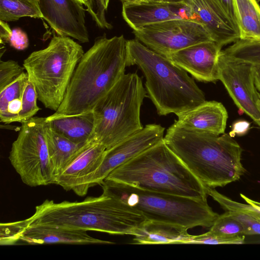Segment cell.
I'll return each instance as SVG.
<instances>
[{
	"label": "cell",
	"mask_w": 260,
	"mask_h": 260,
	"mask_svg": "<svg viewBox=\"0 0 260 260\" xmlns=\"http://www.w3.org/2000/svg\"><path fill=\"white\" fill-rule=\"evenodd\" d=\"M259 99H260V93H259Z\"/></svg>",
	"instance_id": "43"
},
{
	"label": "cell",
	"mask_w": 260,
	"mask_h": 260,
	"mask_svg": "<svg viewBox=\"0 0 260 260\" xmlns=\"http://www.w3.org/2000/svg\"><path fill=\"white\" fill-rule=\"evenodd\" d=\"M25 69L13 60L0 61V91L24 72Z\"/></svg>",
	"instance_id": "30"
},
{
	"label": "cell",
	"mask_w": 260,
	"mask_h": 260,
	"mask_svg": "<svg viewBox=\"0 0 260 260\" xmlns=\"http://www.w3.org/2000/svg\"><path fill=\"white\" fill-rule=\"evenodd\" d=\"M127 47L129 66L137 65L142 71L146 79L147 96L159 115H177L206 101L194 79L166 56L137 39L127 40Z\"/></svg>",
	"instance_id": "5"
},
{
	"label": "cell",
	"mask_w": 260,
	"mask_h": 260,
	"mask_svg": "<svg viewBox=\"0 0 260 260\" xmlns=\"http://www.w3.org/2000/svg\"><path fill=\"white\" fill-rule=\"evenodd\" d=\"M12 33V30L8 24L5 21L0 20L1 43H8Z\"/></svg>",
	"instance_id": "36"
},
{
	"label": "cell",
	"mask_w": 260,
	"mask_h": 260,
	"mask_svg": "<svg viewBox=\"0 0 260 260\" xmlns=\"http://www.w3.org/2000/svg\"><path fill=\"white\" fill-rule=\"evenodd\" d=\"M165 129L160 124H147L141 130L107 149L101 165L85 180L78 196L86 195L89 188L101 185L116 168L162 140Z\"/></svg>",
	"instance_id": "11"
},
{
	"label": "cell",
	"mask_w": 260,
	"mask_h": 260,
	"mask_svg": "<svg viewBox=\"0 0 260 260\" xmlns=\"http://www.w3.org/2000/svg\"><path fill=\"white\" fill-rule=\"evenodd\" d=\"M129 67L127 40L123 35L97 37L83 55L64 99L55 113L77 115L92 112L96 103L125 74Z\"/></svg>",
	"instance_id": "2"
},
{
	"label": "cell",
	"mask_w": 260,
	"mask_h": 260,
	"mask_svg": "<svg viewBox=\"0 0 260 260\" xmlns=\"http://www.w3.org/2000/svg\"><path fill=\"white\" fill-rule=\"evenodd\" d=\"M240 39L260 41V5L256 0H232Z\"/></svg>",
	"instance_id": "22"
},
{
	"label": "cell",
	"mask_w": 260,
	"mask_h": 260,
	"mask_svg": "<svg viewBox=\"0 0 260 260\" xmlns=\"http://www.w3.org/2000/svg\"><path fill=\"white\" fill-rule=\"evenodd\" d=\"M220 1L228 13L235 21L233 13L232 0H220Z\"/></svg>",
	"instance_id": "38"
},
{
	"label": "cell",
	"mask_w": 260,
	"mask_h": 260,
	"mask_svg": "<svg viewBox=\"0 0 260 260\" xmlns=\"http://www.w3.org/2000/svg\"><path fill=\"white\" fill-rule=\"evenodd\" d=\"M222 52L233 60L260 66V41L239 39Z\"/></svg>",
	"instance_id": "24"
},
{
	"label": "cell",
	"mask_w": 260,
	"mask_h": 260,
	"mask_svg": "<svg viewBox=\"0 0 260 260\" xmlns=\"http://www.w3.org/2000/svg\"><path fill=\"white\" fill-rule=\"evenodd\" d=\"M86 231L46 225L27 226L20 241L30 245L113 244L90 236Z\"/></svg>",
	"instance_id": "18"
},
{
	"label": "cell",
	"mask_w": 260,
	"mask_h": 260,
	"mask_svg": "<svg viewBox=\"0 0 260 260\" xmlns=\"http://www.w3.org/2000/svg\"><path fill=\"white\" fill-rule=\"evenodd\" d=\"M193 20L204 25L221 48L240 39L236 23L220 0H184Z\"/></svg>",
	"instance_id": "14"
},
{
	"label": "cell",
	"mask_w": 260,
	"mask_h": 260,
	"mask_svg": "<svg viewBox=\"0 0 260 260\" xmlns=\"http://www.w3.org/2000/svg\"><path fill=\"white\" fill-rule=\"evenodd\" d=\"M187 229L163 222L147 220L134 236L138 244H188L191 235Z\"/></svg>",
	"instance_id": "20"
},
{
	"label": "cell",
	"mask_w": 260,
	"mask_h": 260,
	"mask_svg": "<svg viewBox=\"0 0 260 260\" xmlns=\"http://www.w3.org/2000/svg\"><path fill=\"white\" fill-rule=\"evenodd\" d=\"M28 226L46 225L134 236L147 221L137 209L103 192L81 202L47 199L25 219Z\"/></svg>",
	"instance_id": "3"
},
{
	"label": "cell",
	"mask_w": 260,
	"mask_h": 260,
	"mask_svg": "<svg viewBox=\"0 0 260 260\" xmlns=\"http://www.w3.org/2000/svg\"><path fill=\"white\" fill-rule=\"evenodd\" d=\"M103 192L115 197L140 212L147 220L187 230L210 228L219 214L205 200L153 191L105 179Z\"/></svg>",
	"instance_id": "6"
},
{
	"label": "cell",
	"mask_w": 260,
	"mask_h": 260,
	"mask_svg": "<svg viewBox=\"0 0 260 260\" xmlns=\"http://www.w3.org/2000/svg\"><path fill=\"white\" fill-rule=\"evenodd\" d=\"M46 117L21 123L10 151V163L22 182L31 187L54 184L46 138Z\"/></svg>",
	"instance_id": "9"
},
{
	"label": "cell",
	"mask_w": 260,
	"mask_h": 260,
	"mask_svg": "<svg viewBox=\"0 0 260 260\" xmlns=\"http://www.w3.org/2000/svg\"><path fill=\"white\" fill-rule=\"evenodd\" d=\"M38 94L35 86L28 79L26 82L22 96V107L17 122L21 123L33 117L40 108L37 105Z\"/></svg>",
	"instance_id": "26"
},
{
	"label": "cell",
	"mask_w": 260,
	"mask_h": 260,
	"mask_svg": "<svg viewBox=\"0 0 260 260\" xmlns=\"http://www.w3.org/2000/svg\"><path fill=\"white\" fill-rule=\"evenodd\" d=\"M10 45L18 50H23L29 46V40L26 34L20 28L12 29V35L8 41Z\"/></svg>",
	"instance_id": "33"
},
{
	"label": "cell",
	"mask_w": 260,
	"mask_h": 260,
	"mask_svg": "<svg viewBox=\"0 0 260 260\" xmlns=\"http://www.w3.org/2000/svg\"><path fill=\"white\" fill-rule=\"evenodd\" d=\"M110 0H89L86 11L93 18H101L106 16Z\"/></svg>",
	"instance_id": "34"
},
{
	"label": "cell",
	"mask_w": 260,
	"mask_h": 260,
	"mask_svg": "<svg viewBox=\"0 0 260 260\" xmlns=\"http://www.w3.org/2000/svg\"><path fill=\"white\" fill-rule=\"evenodd\" d=\"M122 3L141 2H168V3H181L184 0H120Z\"/></svg>",
	"instance_id": "39"
},
{
	"label": "cell",
	"mask_w": 260,
	"mask_h": 260,
	"mask_svg": "<svg viewBox=\"0 0 260 260\" xmlns=\"http://www.w3.org/2000/svg\"><path fill=\"white\" fill-rule=\"evenodd\" d=\"M208 195L211 196L226 211L241 212L260 217V211L250 204H243L232 200L218 192L214 188H206Z\"/></svg>",
	"instance_id": "27"
},
{
	"label": "cell",
	"mask_w": 260,
	"mask_h": 260,
	"mask_svg": "<svg viewBox=\"0 0 260 260\" xmlns=\"http://www.w3.org/2000/svg\"><path fill=\"white\" fill-rule=\"evenodd\" d=\"M253 66L228 58L221 50L218 78L240 111L260 127V99L254 82Z\"/></svg>",
	"instance_id": "12"
},
{
	"label": "cell",
	"mask_w": 260,
	"mask_h": 260,
	"mask_svg": "<svg viewBox=\"0 0 260 260\" xmlns=\"http://www.w3.org/2000/svg\"><path fill=\"white\" fill-rule=\"evenodd\" d=\"M46 122L56 132L76 143H83L91 139L94 125L92 111L77 115L55 112L46 117Z\"/></svg>",
	"instance_id": "19"
},
{
	"label": "cell",
	"mask_w": 260,
	"mask_h": 260,
	"mask_svg": "<svg viewBox=\"0 0 260 260\" xmlns=\"http://www.w3.org/2000/svg\"><path fill=\"white\" fill-rule=\"evenodd\" d=\"M164 140L205 187H223L246 172L243 151L229 134L221 136L186 128L175 121Z\"/></svg>",
	"instance_id": "1"
},
{
	"label": "cell",
	"mask_w": 260,
	"mask_h": 260,
	"mask_svg": "<svg viewBox=\"0 0 260 260\" xmlns=\"http://www.w3.org/2000/svg\"><path fill=\"white\" fill-rule=\"evenodd\" d=\"M105 179L156 192L207 200L206 188L163 139L112 171Z\"/></svg>",
	"instance_id": "4"
},
{
	"label": "cell",
	"mask_w": 260,
	"mask_h": 260,
	"mask_svg": "<svg viewBox=\"0 0 260 260\" xmlns=\"http://www.w3.org/2000/svg\"><path fill=\"white\" fill-rule=\"evenodd\" d=\"M28 79L27 72H24L11 84L0 91V117L5 114L10 102L17 98H22L24 88Z\"/></svg>",
	"instance_id": "28"
},
{
	"label": "cell",
	"mask_w": 260,
	"mask_h": 260,
	"mask_svg": "<svg viewBox=\"0 0 260 260\" xmlns=\"http://www.w3.org/2000/svg\"><path fill=\"white\" fill-rule=\"evenodd\" d=\"M257 2H260V0H256Z\"/></svg>",
	"instance_id": "42"
},
{
	"label": "cell",
	"mask_w": 260,
	"mask_h": 260,
	"mask_svg": "<svg viewBox=\"0 0 260 260\" xmlns=\"http://www.w3.org/2000/svg\"><path fill=\"white\" fill-rule=\"evenodd\" d=\"M136 39L166 56L201 42L213 41L203 24L187 19H175L133 30Z\"/></svg>",
	"instance_id": "10"
},
{
	"label": "cell",
	"mask_w": 260,
	"mask_h": 260,
	"mask_svg": "<svg viewBox=\"0 0 260 260\" xmlns=\"http://www.w3.org/2000/svg\"><path fill=\"white\" fill-rule=\"evenodd\" d=\"M146 96L142 78L124 74L94 106L91 139L108 149L142 129L140 111Z\"/></svg>",
	"instance_id": "7"
},
{
	"label": "cell",
	"mask_w": 260,
	"mask_h": 260,
	"mask_svg": "<svg viewBox=\"0 0 260 260\" xmlns=\"http://www.w3.org/2000/svg\"><path fill=\"white\" fill-rule=\"evenodd\" d=\"M254 82L257 90L260 91V66H253Z\"/></svg>",
	"instance_id": "37"
},
{
	"label": "cell",
	"mask_w": 260,
	"mask_h": 260,
	"mask_svg": "<svg viewBox=\"0 0 260 260\" xmlns=\"http://www.w3.org/2000/svg\"><path fill=\"white\" fill-rule=\"evenodd\" d=\"M209 231L224 238H235L246 235V229L243 223L226 211L219 215Z\"/></svg>",
	"instance_id": "25"
},
{
	"label": "cell",
	"mask_w": 260,
	"mask_h": 260,
	"mask_svg": "<svg viewBox=\"0 0 260 260\" xmlns=\"http://www.w3.org/2000/svg\"><path fill=\"white\" fill-rule=\"evenodd\" d=\"M43 18L60 36H67L81 43L89 42L85 25V11L78 0H39Z\"/></svg>",
	"instance_id": "13"
},
{
	"label": "cell",
	"mask_w": 260,
	"mask_h": 260,
	"mask_svg": "<svg viewBox=\"0 0 260 260\" xmlns=\"http://www.w3.org/2000/svg\"><path fill=\"white\" fill-rule=\"evenodd\" d=\"M250 128V123L246 120H238L232 125V130L229 134L233 137L235 136H242L245 135Z\"/></svg>",
	"instance_id": "35"
},
{
	"label": "cell",
	"mask_w": 260,
	"mask_h": 260,
	"mask_svg": "<svg viewBox=\"0 0 260 260\" xmlns=\"http://www.w3.org/2000/svg\"><path fill=\"white\" fill-rule=\"evenodd\" d=\"M79 1L80 3H81L83 5H85V6H87V5H88L89 2V0H78Z\"/></svg>",
	"instance_id": "41"
},
{
	"label": "cell",
	"mask_w": 260,
	"mask_h": 260,
	"mask_svg": "<svg viewBox=\"0 0 260 260\" xmlns=\"http://www.w3.org/2000/svg\"><path fill=\"white\" fill-rule=\"evenodd\" d=\"M240 196L241 198H242L246 203L251 204L260 211L259 202L252 200L251 199L248 198V197H247L246 196L242 193L240 194Z\"/></svg>",
	"instance_id": "40"
},
{
	"label": "cell",
	"mask_w": 260,
	"mask_h": 260,
	"mask_svg": "<svg viewBox=\"0 0 260 260\" xmlns=\"http://www.w3.org/2000/svg\"><path fill=\"white\" fill-rule=\"evenodd\" d=\"M84 53L82 46L70 37L58 36L47 47L32 52L24 60L28 79L46 108L55 112L59 108Z\"/></svg>",
	"instance_id": "8"
},
{
	"label": "cell",
	"mask_w": 260,
	"mask_h": 260,
	"mask_svg": "<svg viewBox=\"0 0 260 260\" xmlns=\"http://www.w3.org/2000/svg\"><path fill=\"white\" fill-rule=\"evenodd\" d=\"M178 124L191 129L220 135L224 133L228 112L220 102L205 101L177 115Z\"/></svg>",
	"instance_id": "17"
},
{
	"label": "cell",
	"mask_w": 260,
	"mask_h": 260,
	"mask_svg": "<svg viewBox=\"0 0 260 260\" xmlns=\"http://www.w3.org/2000/svg\"><path fill=\"white\" fill-rule=\"evenodd\" d=\"M24 17L43 18L39 0H0V20L15 21Z\"/></svg>",
	"instance_id": "23"
},
{
	"label": "cell",
	"mask_w": 260,
	"mask_h": 260,
	"mask_svg": "<svg viewBox=\"0 0 260 260\" xmlns=\"http://www.w3.org/2000/svg\"><path fill=\"white\" fill-rule=\"evenodd\" d=\"M46 138L52 175L55 184L58 177L86 142H73L56 132L47 123Z\"/></svg>",
	"instance_id": "21"
},
{
	"label": "cell",
	"mask_w": 260,
	"mask_h": 260,
	"mask_svg": "<svg viewBox=\"0 0 260 260\" xmlns=\"http://www.w3.org/2000/svg\"><path fill=\"white\" fill-rule=\"evenodd\" d=\"M122 16L133 30L172 19L193 20L184 2L124 3H122Z\"/></svg>",
	"instance_id": "16"
},
{
	"label": "cell",
	"mask_w": 260,
	"mask_h": 260,
	"mask_svg": "<svg viewBox=\"0 0 260 260\" xmlns=\"http://www.w3.org/2000/svg\"><path fill=\"white\" fill-rule=\"evenodd\" d=\"M227 212L243 223L246 235H260V217L244 213Z\"/></svg>",
	"instance_id": "32"
},
{
	"label": "cell",
	"mask_w": 260,
	"mask_h": 260,
	"mask_svg": "<svg viewBox=\"0 0 260 260\" xmlns=\"http://www.w3.org/2000/svg\"><path fill=\"white\" fill-rule=\"evenodd\" d=\"M27 226L25 219L13 222L1 223V245H13L20 241L22 233Z\"/></svg>",
	"instance_id": "29"
},
{
	"label": "cell",
	"mask_w": 260,
	"mask_h": 260,
	"mask_svg": "<svg viewBox=\"0 0 260 260\" xmlns=\"http://www.w3.org/2000/svg\"><path fill=\"white\" fill-rule=\"evenodd\" d=\"M221 50L216 42L210 41L189 46L166 57L197 80L214 82L218 80V61Z\"/></svg>",
	"instance_id": "15"
},
{
	"label": "cell",
	"mask_w": 260,
	"mask_h": 260,
	"mask_svg": "<svg viewBox=\"0 0 260 260\" xmlns=\"http://www.w3.org/2000/svg\"><path fill=\"white\" fill-rule=\"evenodd\" d=\"M245 242V236L235 238H224L215 235L209 231L199 235H191L188 244H242Z\"/></svg>",
	"instance_id": "31"
}]
</instances>
